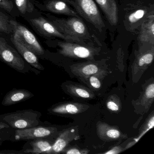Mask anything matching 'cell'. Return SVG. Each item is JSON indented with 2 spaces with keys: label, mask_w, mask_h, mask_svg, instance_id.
<instances>
[{
  "label": "cell",
  "mask_w": 154,
  "mask_h": 154,
  "mask_svg": "<svg viewBox=\"0 0 154 154\" xmlns=\"http://www.w3.org/2000/svg\"><path fill=\"white\" fill-rule=\"evenodd\" d=\"M139 29L140 49L154 46V13L146 19Z\"/></svg>",
  "instance_id": "obj_14"
},
{
  "label": "cell",
  "mask_w": 154,
  "mask_h": 154,
  "mask_svg": "<svg viewBox=\"0 0 154 154\" xmlns=\"http://www.w3.org/2000/svg\"><path fill=\"white\" fill-rule=\"evenodd\" d=\"M95 2L110 25L117 26L119 20V9L116 0H95Z\"/></svg>",
  "instance_id": "obj_21"
},
{
  "label": "cell",
  "mask_w": 154,
  "mask_h": 154,
  "mask_svg": "<svg viewBox=\"0 0 154 154\" xmlns=\"http://www.w3.org/2000/svg\"><path fill=\"white\" fill-rule=\"evenodd\" d=\"M9 128V126L8 124L3 122H0V130L5 128Z\"/></svg>",
  "instance_id": "obj_32"
},
{
  "label": "cell",
  "mask_w": 154,
  "mask_h": 154,
  "mask_svg": "<svg viewBox=\"0 0 154 154\" xmlns=\"http://www.w3.org/2000/svg\"><path fill=\"white\" fill-rule=\"evenodd\" d=\"M154 55V46L140 49L131 67L132 75H138L144 72L152 63Z\"/></svg>",
  "instance_id": "obj_13"
},
{
  "label": "cell",
  "mask_w": 154,
  "mask_h": 154,
  "mask_svg": "<svg viewBox=\"0 0 154 154\" xmlns=\"http://www.w3.org/2000/svg\"><path fill=\"white\" fill-rule=\"evenodd\" d=\"M89 105L82 103L64 102L57 103L48 109V113L53 115L79 114L87 110Z\"/></svg>",
  "instance_id": "obj_17"
},
{
  "label": "cell",
  "mask_w": 154,
  "mask_h": 154,
  "mask_svg": "<svg viewBox=\"0 0 154 154\" xmlns=\"http://www.w3.org/2000/svg\"><path fill=\"white\" fill-rule=\"evenodd\" d=\"M11 24L13 34L38 57L44 58L47 55V51L43 48L35 35L26 27L14 18L11 19Z\"/></svg>",
  "instance_id": "obj_8"
},
{
  "label": "cell",
  "mask_w": 154,
  "mask_h": 154,
  "mask_svg": "<svg viewBox=\"0 0 154 154\" xmlns=\"http://www.w3.org/2000/svg\"><path fill=\"white\" fill-rule=\"evenodd\" d=\"M9 38L21 57L31 66L38 71H44L45 68L40 63L38 57L33 51L24 45L14 34Z\"/></svg>",
  "instance_id": "obj_11"
},
{
  "label": "cell",
  "mask_w": 154,
  "mask_h": 154,
  "mask_svg": "<svg viewBox=\"0 0 154 154\" xmlns=\"http://www.w3.org/2000/svg\"><path fill=\"white\" fill-rule=\"evenodd\" d=\"M47 18L61 33L65 35L76 38L82 44L85 41L95 40V36L88 31L86 25L81 18L73 17L66 19H60L48 13Z\"/></svg>",
  "instance_id": "obj_2"
},
{
  "label": "cell",
  "mask_w": 154,
  "mask_h": 154,
  "mask_svg": "<svg viewBox=\"0 0 154 154\" xmlns=\"http://www.w3.org/2000/svg\"><path fill=\"white\" fill-rule=\"evenodd\" d=\"M0 8L15 19L20 17L13 0H0Z\"/></svg>",
  "instance_id": "obj_26"
},
{
  "label": "cell",
  "mask_w": 154,
  "mask_h": 154,
  "mask_svg": "<svg viewBox=\"0 0 154 154\" xmlns=\"http://www.w3.org/2000/svg\"><path fill=\"white\" fill-rule=\"evenodd\" d=\"M13 18L0 8V33L5 34L8 36L13 34L11 24V20Z\"/></svg>",
  "instance_id": "obj_24"
},
{
  "label": "cell",
  "mask_w": 154,
  "mask_h": 154,
  "mask_svg": "<svg viewBox=\"0 0 154 154\" xmlns=\"http://www.w3.org/2000/svg\"><path fill=\"white\" fill-rule=\"evenodd\" d=\"M0 61L13 68L17 72L23 73L30 71L38 74V70L29 64L19 54L11 41L9 36L0 33Z\"/></svg>",
  "instance_id": "obj_3"
},
{
  "label": "cell",
  "mask_w": 154,
  "mask_h": 154,
  "mask_svg": "<svg viewBox=\"0 0 154 154\" xmlns=\"http://www.w3.org/2000/svg\"><path fill=\"white\" fill-rule=\"evenodd\" d=\"M154 100V84L152 82L147 85L140 100V104L147 112L149 109Z\"/></svg>",
  "instance_id": "obj_23"
},
{
  "label": "cell",
  "mask_w": 154,
  "mask_h": 154,
  "mask_svg": "<svg viewBox=\"0 0 154 154\" xmlns=\"http://www.w3.org/2000/svg\"><path fill=\"white\" fill-rule=\"evenodd\" d=\"M96 131L98 137L104 141L122 140L128 138L127 134L122 133L117 126L100 121L97 122Z\"/></svg>",
  "instance_id": "obj_16"
},
{
  "label": "cell",
  "mask_w": 154,
  "mask_h": 154,
  "mask_svg": "<svg viewBox=\"0 0 154 154\" xmlns=\"http://www.w3.org/2000/svg\"><path fill=\"white\" fill-rule=\"evenodd\" d=\"M104 78L96 75H91L81 79L90 88L93 90H99L101 87L102 80Z\"/></svg>",
  "instance_id": "obj_28"
},
{
  "label": "cell",
  "mask_w": 154,
  "mask_h": 154,
  "mask_svg": "<svg viewBox=\"0 0 154 154\" xmlns=\"http://www.w3.org/2000/svg\"><path fill=\"white\" fill-rule=\"evenodd\" d=\"M78 129L70 128L59 131L48 154H58L61 153L67 148L69 143L78 138Z\"/></svg>",
  "instance_id": "obj_15"
},
{
  "label": "cell",
  "mask_w": 154,
  "mask_h": 154,
  "mask_svg": "<svg viewBox=\"0 0 154 154\" xmlns=\"http://www.w3.org/2000/svg\"><path fill=\"white\" fill-rule=\"evenodd\" d=\"M59 131L54 126L39 125L28 128L16 129L14 140H30L38 138H56Z\"/></svg>",
  "instance_id": "obj_9"
},
{
  "label": "cell",
  "mask_w": 154,
  "mask_h": 154,
  "mask_svg": "<svg viewBox=\"0 0 154 154\" xmlns=\"http://www.w3.org/2000/svg\"><path fill=\"white\" fill-rule=\"evenodd\" d=\"M154 126V112H152V113L149 115L146 119L145 123L143 124V126L140 128V131L138 137L137 138L134 139V141L130 142L129 144L127 145L125 149L130 147L131 146H133L135 144L147 131H148L149 129L152 128Z\"/></svg>",
  "instance_id": "obj_25"
},
{
  "label": "cell",
  "mask_w": 154,
  "mask_h": 154,
  "mask_svg": "<svg viewBox=\"0 0 154 154\" xmlns=\"http://www.w3.org/2000/svg\"><path fill=\"white\" fill-rule=\"evenodd\" d=\"M125 148H123L120 146H115L107 152L103 153L104 154H118L125 150Z\"/></svg>",
  "instance_id": "obj_30"
},
{
  "label": "cell",
  "mask_w": 154,
  "mask_h": 154,
  "mask_svg": "<svg viewBox=\"0 0 154 154\" xmlns=\"http://www.w3.org/2000/svg\"><path fill=\"white\" fill-rule=\"evenodd\" d=\"M34 2L35 6L40 11L80 17L76 11L62 0H45L42 2L34 0Z\"/></svg>",
  "instance_id": "obj_10"
},
{
  "label": "cell",
  "mask_w": 154,
  "mask_h": 154,
  "mask_svg": "<svg viewBox=\"0 0 154 154\" xmlns=\"http://www.w3.org/2000/svg\"><path fill=\"white\" fill-rule=\"evenodd\" d=\"M24 154L22 150H1L0 154Z\"/></svg>",
  "instance_id": "obj_31"
},
{
  "label": "cell",
  "mask_w": 154,
  "mask_h": 154,
  "mask_svg": "<svg viewBox=\"0 0 154 154\" xmlns=\"http://www.w3.org/2000/svg\"><path fill=\"white\" fill-rule=\"evenodd\" d=\"M31 92L24 89H13L7 93L2 100V104L8 106L20 103L34 97Z\"/></svg>",
  "instance_id": "obj_20"
},
{
  "label": "cell",
  "mask_w": 154,
  "mask_h": 154,
  "mask_svg": "<svg viewBox=\"0 0 154 154\" xmlns=\"http://www.w3.org/2000/svg\"><path fill=\"white\" fill-rule=\"evenodd\" d=\"M42 113L31 109L17 110L0 114V122H3L16 129L28 128L39 125H45L40 120Z\"/></svg>",
  "instance_id": "obj_4"
},
{
  "label": "cell",
  "mask_w": 154,
  "mask_h": 154,
  "mask_svg": "<svg viewBox=\"0 0 154 154\" xmlns=\"http://www.w3.org/2000/svg\"><path fill=\"white\" fill-rule=\"evenodd\" d=\"M27 21L37 34L46 40H52L58 38L67 42L82 44L76 38L67 36L60 32L47 18L42 15Z\"/></svg>",
  "instance_id": "obj_7"
},
{
  "label": "cell",
  "mask_w": 154,
  "mask_h": 154,
  "mask_svg": "<svg viewBox=\"0 0 154 154\" xmlns=\"http://www.w3.org/2000/svg\"><path fill=\"white\" fill-rule=\"evenodd\" d=\"M63 86L65 91L72 96L89 100L94 99L95 97V95L92 91L81 85L66 82Z\"/></svg>",
  "instance_id": "obj_22"
},
{
  "label": "cell",
  "mask_w": 154,
  "mask_h": 154,
  "mask_svg": "<svg viewBox=\"0 0 154 154\" xmlns=\"http://www.w3.org/2000/svg\"><path fill=\"white\" fill-rule=\"evenodd\" d=\"M2 139L1 138H0V145L1 144H2Z\"/></svg>",
  "instance_id": "obj_33"
},
{
  "label": "cell",
  "mask_w": 154,
  "mask_h": 154,
  "mask_svg": "<svg viewBox=\"0 0 154 154\" xmlns=\"http://www.w3.org/2000/svg\"><path fill=\"white\" fill-rule=\"evenodd\" d=\"M154 13V4L149 0H133L122 10L123 24L128 31L134 32L139 29L144 20Z\"/></svg>",
  "instance_id": "obj_1"
},
{
  "label": "cell",
  "mask_w": 154,
  "mask_h": 154,
  "mask_svg": "<svg viewBox=\"0 0 154 154\" xmlns=\"http://www.w3.org/2000/svg\"><path fill=\"white\" fill-rule=\"evenodd\" d=\"M72 5L77 13L99 31H103L105 24L97 5L93 0H62Z\"/></svg>",
  "instance_id": "obj_6"
},
{
  "label": "cell",
  "mask_w": 154,
  "mask_h": 154,
  "mask_svg": "<svg viewBox=\"0 0 154 154\" xmlns=\"http://www.w3.org/2000/svg\"><path fill=\"white\" fill-rule=\"evenodd\" d=\"M89 150L86 149H80L75 147L68 148L65 149L61 153L66 154H87L89 153Z\"/></svg>",
  "instance_id": "obj_29"
},
{
  "label": "cell",
  "mask_w": 154,
  "mask_h": 154,
  "mask_svg": "<svg viewBox=\"0 0 154 154\" xmlns=\"http://www.w3.org/2000/svg\"><path fill=\"white\" fill-rule=\"evenodd\" d=\"M55 139L52 138H38L30 140L21 150L24 154H48Z\"/></svg>",
  "instance_id": "obj_18"
},
{
  "label": "cell",
  "mask_w": 154,
  "mask_h": 154,
  "mask_svg": "<svg viewBox=\"0 0 154 154\" xmlns=\"http://www.w3.org/2000/svg\"><path fill=\"white\" fill-rule=\"evenodd\" d=\"M107 109L113 112H119L121 110L122 105L120 100L116 95H112L108 98L106 101Z\"/></svg>",
  "instance_id": "obj_27"
},
{
  "label": "cell",
  "mask_w": 154,
  "mask_h": 154,
  "mask_svg": "<svg viewBox=\"0 0 154 154\" xmlns=\"http://www.w3.org/2000/svg\"><path fill=\"white\" fill-rule=\"evenodd\" d=\"M20 17L27 21L42 16V12L34 4V0H13Z\"/></svg>",
  "instance_id": "obj_19"
},
{
  "label": "cell",
  "mask_w": 154,
  "mask_h": 154,
  "mask_svg": "<svg viewBox=\"0 0 154 154\" xmlns=\"http://www.w3.org/2000/svg\"><path fill=\"white\" fill-rule=\"evenodd\" d=\"M45 43L48 46H57L59 48V54L74 58H82L93 60L94 56L98 54V51L89 46H85L76 43L58 40H46Z\"/></svg>",
  "instance_id": "obj_5"
},
{
  "label": "cell",
  "mask_w": 154,
  "mask_h": 154,
  "mask_svg": "<svg viewBox=\"0 0 154 154\" xmlns=\"http://www.w3.org/2000/svg\"><path fill=\"white\" fill-rule=\"evenodd\" d=\"M70 68L72 72L81 79L91 75L104 78L107 75V71L97 64L90 62L75 64L71 66Z\"/></svg>",
  "instance_id": "obj_12"
}]
</instances>
